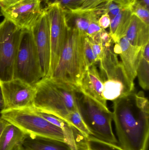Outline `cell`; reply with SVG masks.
Here are the masks:
<instances>
[{
    "label": "cell",
    "mask_w": 149,
    "mask_h": 150,
    "mask_svg": "<svg viewBox=\"0 0 149 150\" xmlns=\"http://www.w3.org/2000/svg\"><path fill=\"white\" fill-rule=\"evenodd\" d=\"M84 0H49L45 3L48 4L57 3L65 11L76 9L80 7Z\"/></svg>",
    "instance_id": "26"
},
{
    "label": "cell",
    "mask_w": 149,
    "mask_h": 150,
    "mask_svg": "<svg viewBox=\"0 0 149 150\" xmlns=\"http://www.w3.org/2000/svg\"><path fill=\"white\" fill-rule=\"evenodd\" d=\"M89 150H97L96 149H92V148H90V147H89Z\"/></svg>",
    "instance_id": "39"
},
{
    "label": "cell",
    "mask_w": 149,
    "mask_h": 150,
    "mask_svg": "<svg viewBox=\"0 0 149 150\" xmlns=\"http://www.w3.org/2000/svg\"><path fill=\"white\" fill-rule=\"evenodd\" d=\"M52 124L62 129L64 136V142L72 150H87L89 148L87 138L78 129L59 118L51 115L48 119Z\"/></svg>",
    "instance_id": "15"
},
{
    "label": "cell",
    "mask_w": 149,
    "mask_h": 150,
    "mask_svg": "<svg viewBox=\"0 0 149 150\" xmlns=\"http://www.w3.org/2000/svg\"><path fill=\"white\" fill-rule=\"evenodd\" d=\"M87 150H89V149H87Z\"/></svg>",
    "instance_id": "41"
},
{
    "label": "cell",
    "mask_w": 149,
    "mask_h": 150,
    "mask_svg": "<svg viewBox=\"0 0 149 150\" xmlns=\"http://www.w3.org/2000/svg\"><path fill=\"white\" fill-rule=\"evenodd\" d=\"M4 107H5V105H4V99H3L1 90L0 87V109L1 110H3L4 109Z\"/></svg>",
    "instance_id": "35"
},
{
    "label": "cell",
    "mask_w": 149,
    "mask_h": 150,
    "mask_svg": "<svg viewBox=\"0 0 149 150\" xmlns=\"http://www.w3.org/2000/svg\"><path fill=\"white\" fill-rule=\"evenodd\" d=\"M102 29L99 25L98 21H93L89 24L86 35L89 39H93L99 34Z\"/></svg>",
    "instance_id": "28"
},
{
    "label": "cell",
    "mask_w": 149,
    "mask_h": 150,
    "mask_svg": "<svg viewBox=\"0 0 149 150\" xmlns=\"http://www.w3.org/2000/svg\"><path fill=\"white\" fill-rule=\"evenodd\" d=\"M4 101V109H17L33 108L35 86L18 79L0 81Z\"/></svg>",
    "instance_id": "11"
},
{
    "label": "cell",
    "mask_w": 149,
    "mask_h": 150,
    "mask_svg": "<svg viewBox=\"0 0 149 150\" xmlns=\"http://www.w3.org/2000/svg\"><path fill=\"white\" fill-rule=\"evenodd\" d=\"M103 84L96 65L87 69L78 88L79 93L90 98L106 108L107 100L103 95Z\"/></svg>",
    "instance_id": "13"
},
{
    "label": "cell",
    "mask_w": 149,
    "mask_h": 150,
    "mask_svg": "<svg viewBox=\"0 0 149 150\" xmlns=\"http://www.w3.org/2000/svg\"><path fill=\"white\" fill-rule=\"evenodd\" d=\"M103 14H107L111 19L116 16L121 11L125 8L119 4L113 1H109L98 6Z\"/></svg>",
    "instance_id": "23"
},
{
    "label": "cell",
    "mask_w": 149,
    "mask_h": 150,
    "mask_svg": "<svg viewBox=\"0 0 149 150\" xmlns=\"http://www.w3.org/2000/svg\"><path fill=\"white\" fill-rule=\"evenodd\" d=\"M113 1L122 5L124 8H130L136 2V0H112Z\"/></svg>",
    "instance_id": "32"
},
{
    "label": "cell",
    "mask_w": 149,
    "mask_h": 150,
    "mask_svg": "<svg viewBox=\"0 0 149 150\" xmlns=\"http://www.w3.org/2000/svg\"><path fill=\"white\" fill-rule=\"evenodd\" d=\"M22 31L6 18L0 23V81L14 79L15 61Z\"/></svg>",
    "instance_id": "8"
},
{
    "label": "cell",
    "mask_w": 149,
    "mask_h": 150,
    "mask_svg": "<svg viewBox=\"0 0 149 150\" xmlns=\"http://www.w3.org/2000/svg\"><path fill=\"white\" fill-rule=\"evenodd\" d=\"M31 30L37 49L43 77H49L51 53L50 33L48 15L44 8Z\"/></svg>",
    "instance_id": "12"
},
{
    "label": "cell",
    "mask_w": 149,
    "mask_h": 150,
    "mask_svg": "<svg viewBox=\"0 0 149 150\" xmlns=\"http://www.w3.org/2000/svg\"><path fill=\"white\" fill-rule=\"evenodd\" d=\"M32 108L1 110V116L30 137H41L64 142L61 129L37 113Z\"/></svg>",
    "instance_id": "5"
},
{
    "label": "cell",
    "mask_w": 149,
    "mask_h": 150,
    "mask_svg": "<svg viewBox=\"0 0 149 150\" xmlns=\"http://www.w3.org/2000/svg\"><path fill=\"white\" fill-rule=\"evenodd\" d=\"M89 147L97 150H125L115 144L101 141L91 135L87 138Z\"/></svg>",
    "instance_id": "22"
},
{
    "label": "cell",
    "mask_w": 149,
    "mask_h": 150,
    "mask_svg": "<svg viewBox=\"0 0 149 150\" xmlns=\"http://www.w3.org/2000/svg\"><path fill=\"white\" fill-rule=\"evenodd\" d=\"M24 150H26V149H24Z\"/></svg>",
    "instance_id": "42"
},
{
    "label": "cell",
    "mask_w": 149,
    "mask_h": 150,
    "mask_svg": "<svg viewBox=\"0 0 149 150\" xmlns=\"http://www.w3.org/2000/svg\"><path fill=\"white\" fill-rule=\"evenodd\" d=\"M65 122L75 127L86 138H87L91 135L90 131L78 111L69 113L66 117Z\"/></svg>",
    "instance_id": "21"
},
{
    "label": "cell",
    "mask_w": 149,
    "mask_h": 150,
    "mask_svg": "<svg viewBox=\"0 0 149 150\" xmlns=\"http://www.w3.org/2000/svg\"><path fill=\"white\" fill-rule=\"evenodd\" d=\"M111 23V18L107 14H102L98 20V23L102 29H106L109 27Z\"/></svg>",
    "instance_id": "31"
},
{
    "label": "cell",
    "mask_w": 149,
    "mask_h": 150,
    "mask_svg": "<svg viewBox=\"0 0 149 150\" xmlns=\"http://www.w3.org/2000/svg\"><path fill=\"white\" fill-rule=\"evenodd\" d=\"M84 52L86 64L87 68L98 63L93 52L90 40L86 36H85L84 38Z\"/></svg>",
    "instance_id": "24"
},
{
    "label": "cell",
    "mask_w": 149,
    "mask_h": 150,
    "mask_svg": "<svg viewBox=\"0 0 149 150\" xmlns=\"http://www.w3.org/2000/svg\"><path fill=\"white\" fill-rule=\"evenodd\" d=\"M28 136L14 125L9 124L0 138V150H20Z\"/></svg>",
    "instance_id": "17"
},
{
    "label": "cell",
    "mask_w": 149,
    "mask_h": 150,
    "mask_svg": "<svg viewBox=\"0 0 149 150\" xmlns=\"http://www.w3.org/2000/svg\"><path fill=\"white\" fill-rule=\"evenodd\" d=\"M90 42L96 61L99 63V62L103 58L104 56L105 52L104 47L101 42H94L91 41Z\"/></svg>",
    "instance_id": "29"
},
{
    "label": "cell",
    "mask_w": 149,
    "mask_h": 150,
    "mask_svg": "<svg viewBox=\"0 0 149 150\" xmlns=\"http://www.w3.org/2000/svg\"><path fill=\"white\" fill-rule=\"evenodd\" d=\"M113 44L104 47V56L99 62L101 78L103 82V95L106 100L114 101L134 92V83L125 73L118 55L113 51Z\"/></svg>",
    "instance_id": "4"
},
{
    "label": "cell",
    "mask_w": 149,
    "mask_h": 150,
    "mask_svg": "<svg viewBox=\"0 0 149 150\" xmlns=\"http://www.w3.org/2000/svg\"><path fill=\"white\" fill-rule=\"evenodd\" d=\"M20 150H24V148H23L22 149H21Z\"/></svg>",
    "instance_id": "40"
},
{
    "label": "cell",
    "mask_w": 149,
    "mask_h": 150,
    "mask_svg": "<svg viewBox=\"0 0 149 150\" xmlns=\"http://www.w3.org/2000/svg\"><path fill=\"white\" fill-rule=\"evenodd\" d=\"M85 36L70 27L58 63L50 77L71 85L78 91L82 77L87 69L84 52Z\"/></svg>",
    "instance_id": "3"
},
{
    "label": "cell",
    "mask_w": 149,
    "mask_h": 150,
    "mask_svg": "<svg viewBox=\"0 0 149 150\" xmlns=\"http://www.w3.org/2000/svg\"><path fill=\"white\" fill-rule=\"evenodd\" d=\"M23 147L27 150H72L64 142L48 138L28 137Z\"/></svg>",
    "instance_id": "19"
},
{
    "label": "cell",
    "mask_w": 149,
    "mask_h": 150,
    "mask_svg": "<svg viewBox=\"0 0 149 150\" xmlns=\"http://www.w3.org/2000/svg\"><path fill=\"white\" fill-rule=\"evenodd\" d=\"M79 112L91 135L101 141L117 144L112 128L113 112L86 96H78Z\"/></svg>",
    "instance_id": "6"
},
{
    "label": "cell",
    "mask_w": 149,
    "mask_h": 150,
    "mask_svg": "<svg viewBox=\"0 0 149 150\" xmlns=\"http://www.w3.org/2000/svg\"><path fill=\"white\" fill-rule=\"evenodd\" d=\"M2 16V14L1 11V8H0V16Z\"/></svg>",
    "instance_id": "38"
},
{
    "label": "cell",
    "mask_w": 149,
    "mask_h": 150,
    "mask_svg": "<svg viewBox=\"0 0 149 150\" xmlns=\"http://www.w3.org/2000/svg\"><path fill=\"white\" fill-rule=\"evenodd\" d=\"M136 1L149 9V0H136Z\"/></svg>",
    "instance_id": "36"
},
{
    "label": "cell",
    "mask_w": 149,
    "mask_h": 150,
    "mask_svg": "<svg viewBox=\"0 0 149 150\" xmlns=\"http://www.w3.org/2000/svg\"><path fill=\"white\" fill-rule=\"evenodd\" d=\"M48 1H49V0H40L41 2H43L45 3V2H46Z\"/></svg>",
    "instance_id": "37"
},
{
    "label": "cell",
    "mask_w": 149,
    "mask_h": 150,
    "mask_svg": "<svg viewBox=\"0 0 149 150\" xmlns=\"http://www.w3.org/2000/svg\"><path fill=\"white\" fill-rule=\"evenodd\" d=\"M131 11L133 15H135L147 24L149 25V11L148 9L145 8L139 3L136 1L131 7Z\"/></svg>",
    "instance_id": "25"
},
{
    "label": "cell",
    "mask_w": 149,
    "mask_h": 150,
    "mask_svg": "<svg viewBox=\"0 0 149 150\" xmlns=\"http://www.w3.org/2000/svg\"><path fill=\"white\" fill-rule=\"evenodd\" d=\"M109 1L112 0H84L79 8L76 9L66 11H84L92 10Z\"/></svg>",
    "instance_id": "27"
},
{
    "label": "cell",
    "mask_w": 149,
    "mask_h": 150,
    "mask_svg": "<svg viewBox=\"0 0 149 150\" xmlns=\"http://www.w3.org/2000/svg\"><path fill=\"white\" fill-rule=\"evenodd\" d=\"M43 78L32 32L22 30L15 61L14 79L35 86Z\"/></svg>",
    "instance_id": "7"
},
{
    "label": "cell",
    "mask_w": 149,
    "mask_h": 150,
    "mask_svg": "<svg viewBox=\"0 0 149 150\" xmlns=\"http://www.w3.org/2000/svg\"><path fill=\"white\" fill-rule=\"evenodd\" d=\"M10 123L0 116V138L4 129Z\"/></svg>",
    "instance_id": "34"
},
{
    "label": "cell",
    "mask_w": 149,
    "mask_h": 150,
    "mask_svg": "<svg viewBox=\"0 0 149 150\" xmlns=\"http://www.w3.org/2000/svg\"><path fill=\"white\" fill-rule=\"evenodd\" d=\"M125 37L132 45L142 47L149 43V25L133 15Z\"/></svg>",
    "instance_id": "16"
},
{
    "label": "cell",
    "mask_w": 149,
    "mask_h": 150,
    "mask_svg": "<svg viewBox=\"0 0 149 150\" xmlns=\"http://www.w3.org/2000/svg\"><path fill=\"white\" fill-rule=\"evenodd\" d=\"M33 108L64 121L71 112H79L77 89L52 77L43 78L35 86Z\"/></svg>",
    "instance_id": "2"
},
{
    "label": "cell",
    "mask_w": 149,
    "mask_h": 150,
    "mask_svg": "<svg viewBox=\"0 0 149 150\" xmlns=\"http://www.w3.org/2000/svg\"><path fill=\"white\" fill-rule=\"evenodd\" d=\"M40 0H22L1 9L4 18L22 30H31L42 14Z\"/></svg>",
    "instance_id": "10"
},
{
    "label": "cell",
    "mask_w": 149,
    "mask_h": 150,
    "mask_svg": "<svg viewBox=\"0 0 149 150\" xmlns=\"http://www.w3.org/2000/svg\"><path fill=\"white\" fill-rule=\"evenodd\" d=\"M99 39L103 47L110 46L114 44L113 41L109 33L105 29H102L99 33Z\"/></svg>",
    "instance_id": "30"
},
{
    "label": "cell",
    "mask_w": 149,
    "mask_h": 150,
    "mask_svg": "<svg viewBox=\"0 0 149 150\" xmlns=\"http://www.w3.org/2000/svg\"><path fill=\"white\" fill-rule=\"evenodd\" d=\"M22 0H0V8L1 9L7 8Z\"/></svg>",
    "instance_id": "33"
},
{
    "label": "cell",
    "mask_w": 149,
    "mask_h": 150,
    "mask_svg": "<svg viewBox=\"0 0 149 150\" xmlns=\"http://www.w3.org/2000/svg\"><path fill=\"white\" fill-rule=\"evenodd\" d=\"M132 11L130 8L122 9L120 12L111 19L110 34L114 44L125 37L132 18Z\"/></svg>",
    "instance_id": "18"
},
{
    "label": "cell",
    "mask_w": 149,
    "mask_h": 150,
    "mask_svg": "<svg viewBox=\"0 0 149 150\" xmlns=\"http://www.w3.org/2000/svg\"><path fill=\"white\" fill-rule=\"evenodd\" d=\"M136 73L140 86L143 90L148 91L149 88V60L143 57L141 54Z\"/></svg>",
    "instance_id": "20"
},
{
    "label": "cell",
    "mask_w": 149,
    "mask_h": 150,
    "mask_svg": "<svg viewBox=\"0 0 149 150\" xmlns=\"http://www.w3.org/2000/svg\"><path fill=\"white\" fill-rule=\"evenodd\" d=\"M44 8L50 22L51 53L49 77H50L58 63L70 27L66 12L58 4H48Z\"/></svg>",
    "instance_id": "9"
},
{
    "label": "cell",
    "mask_w": 149,
    "mask_h": 150,
    "mask_svg": "<svg viewBox=\"0 0 149 150\" xmlns=\"http://www.w3.org/2000/svg\"><path fill=\"white\" fill-rule=\"evenodd\" d=\"M142 47L132 45L126 37L122 38L113 46V51L120 55L125 73L131 82L137 76V68L141 56Z\"/></svg>",
    "instance_id": "14"
},
{
    "label": "cell",
    "mask_w": 149,
    "mask_h": 150,
    "mask_svg": "<svg viewBox=\"0 0 149 150\" xmlns=\"http://www.w3.org/2000/svg\"><path fill=\"white\" fill-rule=\"evenodd\" d=\"M113 109L120 146L125 150H148L149 101L143 92L114 100Z\"/></svg>",
    "instance_id": "1"
}]
</instances>
